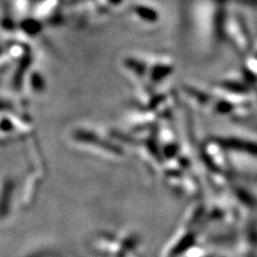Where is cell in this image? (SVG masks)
Listing matches in <instances>:
<instances>
[{"label": "cell", "mask_w": 257, "mask_h": 257, "mask_svg": "<svg viewBox=\"0 0 257 257\" xmlns=\"http://www.w3.org/2000/svg\"><path fill=\"white\" fill-rule=\"evenodd\" d=\"M139 10L138 11L144 19H151V20H155L156 19V13L154 11H151L148 8H138Z\"/></svg>", "instance_id": "1"}]
</instances>
